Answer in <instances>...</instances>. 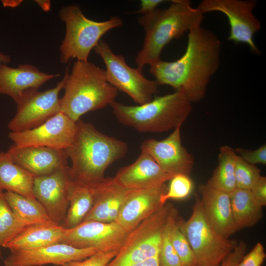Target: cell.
Here are the masks:
<instances>
[{
  "label": "cell",
  "mask_w": 266,
  "mask_h": 266,
  "mask_svg": "<svg viewBox=\"0 0 266 266\" xmlns=\"http://www.w3.org/2000/svg\"><path fill=\"white\" fill-rule=\"evenodd\" d=\"M221 41L216 34L201 26L189 32L186 50L173 61L160 60L150 65L149 72L159 85L181 92L191 102L205 96L209 82L218 69Z\"/></svg>",
  "instance_id": "cell-1"
},
{
  "label": "cell",
  "mask_w": 266,
  "mask_h": 266,
  "mask_svg": "<svg viewBox=\"0 0 266 266\" xmlns=\"http://www.w3.org/2000/svg\"><path fill=\"white\" fill-rule=\"evenodd\" d=\"M128 150L125 141L102 133L80 119L72 143L64 150L71 163L69 177L75 183L96 184L104 179L108 167L124 157Z\"/></svg>",
  "instance_id": "cell-2"
},
{
  "label": "cell",
  "mask_w": 266,
  "mask_h": 266,
  "mask_svg": "<svg viewBox=\"0 0 266 266\" xmlns=\"http://www.w3.org/2000/svg\"><path fill=\"white\" fill-rule=\"evenodd\" d=\"M171 1L167 8H157L138 18L139 25L145 32L142 48L135 59L138 68L141 69L160 60L163 49L172 40L201 26L203 14L197 7H193L189 0Z\"/></svg>",
  "instance_id": "cell-3"
},
{
  "label": "cell",
  "mask_w": 266,
  "mask_h": 266,
  "mask_svg": "<svg viewBox=\"0 0 266 266\" xmlns=\"http://www.w3.org/2000/svg\"><path fill=\"white\" fill-rule=\"evenodd\" d=\"M63 89L61 112L75 122L89 112L110 105L118 91L107 81L105 70L88 61L74 62Z\"/></svg>",
  "instance_id": "cell-4"
},
{
  "label": "cell",
  "mask_w": 266,
  "mask_h": 266,
  "mask_svg": "<svg viewBox=\"0 0 266 266\" xmlns=\"http://www.w3.org/2000/svg\"><path fill=\"white\" fill-rule=\"evenodd\" d=\"M191 103L175 91L141 105H127L114 100L109 105L122 125L140 133H161L181 126L191 112Z\"/></svg>",
  "instance_id": "cell-5"
},
{
  "label": "cell",
  "mask_w": 266,
  "mask_h": 266,
  "mask_svg": "<svg viewBox=\"0 0 266 266\" xmlns=\"http://www.w3.org/2000/svg\"><path fill=\"white\" fill-rule=\"evenodd\" d=\"M59 16L66 25L65 36L60 47V62L63 64L73 59L79 61H88L91 50L101 37L108 31L123 24L122 19L118 17L104 21L91 20L75 4L63 7Z\"/></svg>",
  "instance_id": "cell-6"
},
{
  "label": "cell",
  "mask_w": 266,
  "mask_h": 266,
  "mask_svg": "<svg viewBox=\"0 0 266 266\" xmlns=\"http://www.w3.org/2000/svg\"><path fill=\"white\" fill-rule=\"evenodd\" d=\"M176 223L193 250L197 266H217L238 243L221 235L210 225L198 194L190 217L186 220L177 218Z\"/></svg>",
  "instance_id": "cell-7"
},
{
  "label": "cell",
  "mask_w": 266,
  "mask_h": 266,
  "mask_svg": "<svg viewBox=\"0 0 266 266\" xmlns=\"http://www.w3.org/2000/svg\"><path fill=\"white\" fill-rule=\"evenodd\" d=\"M173 208L166 203L129 232L106 266H130L159 257L162 233Z\"/></svg>",
  "instance_id": "cell-8"
},
{
  "label": "cell",
  "mask_w": 266,
  "mask_h": 266,
  "mask_svg": "<svg viewBox=\"0 0 266 266\" xmlns=\"http://www.w3.org/2000/svg\"><path fill=\"white\" fill-rule=\"evenodd\" d=\"M94 49L102 59L107 81L112 86L127 94L137 105L154 98L159 86L155 80L146 78L142 69L130 66L125 58L115 54L106 42L100 40Z\"/></svg>",
  "instance_id": "cell-9"
},
{
  "label": "cell",
  "mask_w": 266,
  "mask_h": 266,
  "mask_svg": "<svg viewBox=\"0 0 266 266\" xmlns=\"http://www.w3.org/2000/svg\"><path fill=\"white\" fill-rule=\"evenodd\" d=\"M257 3L254 0H203L197 8L203 14L216 11L225 15L230 27L228 39L246 44L258 54L254 36L261 30V24L253 13Z\"/></svg>",
  "instance_id": "cell-10"
},
{
  "label": "cell",
  "mask_w": 266,
  "mask_h": 266,
  "mask_svg": "<svg viewBox=\"0 0 266 266\" xmlns=\"http://www.w3.org/2000/svg\"><path fill=\"white\" fill-rule=\"evenodd\" d=\"M68 72L67 68L64 77L55 87L44 91L31 92L16 103V114L7 126L10 132L34 128L61 112L59 94L64 89Z\"/></svg>",
  "instance_id": "cell-11"
},
{
  "label": "cell",
  "mask_w": 266,
  "mask_h": 266,
  "mask_svg": "<svg viewBox=\"0 0 266 266\" xmlns=\"http://www.w3.org/2000/svg\"><path fill=\"white\" fill-rule=\"evenodd\" d=\"M128 233L116 222L83 221L72 228H65L60 243L77 248L112 251L120 249Z\"/></svg>",
  "instance_id": "cell-12"
},
{
  "label": "cell",
  "mask_w": 266,
  "mask_h": 266,
  "mask_svg": "<svg viewBox=\"0 0 266 266\" xmlns=\"http://www.w3.org/2000/svg\"><path fill=\"white\" fill-rule=\"evenodd\" d=\"M76 122L60 112L41 125L21 132H10L9 138L17 147L39 146L65 150L72 143Z\"/></svg>",
  "instance_id": "cell-13"
},
{
  "label": "cell",
  "mask_w": 266,
  "mask_h": 266,
  "mask_svg": "<svg viewBox=\"0 0 266 266\" xmlns=\"http://www.w3.org/2000/svg\"><path fill=\"white\" fill-rule=\"evenodd\" d=\"M67 166L50 173L34 176L33 191L51 220L62 226L69 206L71 179Z\"/></svg>",
  "instance_id": "cell-14"
},
{
  "label": "cell",
  "mask_w": 266,
  "mask_h": 266,
  "mask_svg": "<svg viewBox=\"0 0 266 266\" xmlns=\"http://www.w3.org/2000/svg\"><path fill=\"white\" fill-rule=\"evenodd\" d=\"M181 127L174 129L164 139L149 138L144 140L140 149L149 154L166 172L173 175L183 174L190 176L194 160L182 144Z\"/></svg>",
  "instance_id": "cell-15"
},
{
  "label": "cell",
  "mask_w": 266,
  "mask_h": 266,
  "mask_svg": "<svg viewBox=\"0 0 266 266\" xmlns=\"http://www.w3.org/2000/svg\"><path fill=\"white\" fill-rule=\"evenodd\" d=\"M98 251L92 248H77L58 243L34 249L10 252L4 261V266H41L64 264L85 259Z\"/></svg>",
  "instance_id": "cell-16"
},
{
  "label": "cell",
  "mask_w": 266,
  "mask_h": 266,
  "mask_svg": "<svg viewBox=\"0 0 266 266\" xmlns=\"http://www.w3.org/2000/svg\"><path fill=\"white\" fill-rule=\"evenodd\" d=\"M166 189L165 184L156 187L129 190L120 209L116 222L127 232H131L164 206L161 203L160 198Z\"/></svg>",
  "instance_id": "cell-17"
},
{
  "label": "cell",
  "mask_w": 266,
  "mask_h": 266,
  "mask_svg": "<svg viewBox=\"0 0 266 266\" xmlns=\"http://www.w3.org/2000/svg\"><path fill=\"white\" fill-rule=\"evenodd\" d=\"M59 73L49 74L30 64L12 67L0 63V92L11 97L17 103L29 93L38 90L48 81Z\"/></svg>",
  "instance_id": "cell-18"
},
{
  "label": "cell",
  "mask_w": 266,
  "mask_h": 266,
  "mask_svg": "<svg viewBox=\"0 0 266 266\" xmlns=\"http://www.w3.org/2000/svg\"><path fill=\"white\" fill-rule=\"evenodd\" d=\"M173 176L165 171L149 154L141 151L133 163L119 169L113 178L122 188L133 190L161 186Z\"/></svg>",
  "instance_id": "cell-19"
},
{
  "label": "cell",
  "mask_w": 266,
  "mask_h": 266,
  "mask_svg": "<svg viewBox=\"0 0 266 266\" xmlns=\"http://www.w3.org/2000/svg\"><path fill=\"white\" fill-rule=\"evenodd\" d=\"M6 152L16 164L34 176L46 175L68 166L64 150L13 144Z\"/></svg>",
  "instance_id": "cell-20"
},
{
  "label": "cell",
  "mask_w": 266,
  "mask_h": 266,
  "mask_svg": "<svg viewBox=\"0 0 266 266\" xmlns=\"http://www.w3.org/2000/svg\"><path fill=\"white\" fill-rule=\"evenodd\" d=\"M198 192L203 213L213 228L226 238L236 233L230 195L207 184H200Z\"/></svg>",
  "instance_id": "cell-21"
},
{
  "label": "cell",
  "mask_w": 266,
  "mask_h": 266,
  "mask_svg": "<svg viewBox=\"0 0 266 266\" xmlns=\"http://www.w3.org/2000/svg\"><path fill=\"white\" fill-rule=\"evenodd\" d=\"M94 189L93 205L83 221L104 223L116 222L129 190L118 185L113 177L105 178L102 181L94 185Z\"/></svg>",
  "instance_id": "cell-22"
},
{
  "label": "cell",
  "mask_w": 266,
  "mask_h": 266,
  "mask_svg": "<svg viewBox=\"0 0 266 266\" xmlns=\"http://www.w3.org/2000/svg\"><path fill=\"white\" fill-rule=\"evenodd\" d=\"M64 229L62 226L54 222L27 226L3 247L13 252L34 249L58 243Z\"/></svg>",
  "instance_id": "cell-23"
},
{
  "label": "cell",
  "mask_w": 266,
  "mask_h": 266,
  "mask_svg": "<svg viewBox=\"0 0 266 266\" xmlns=\"http://www.w3.org/2000/svg\"><path fill=\"white\" fill-rule=\"evenodd\" d=\"M34 176L16 164L7 153L0 152V189L36 199L33 187Z\"/></svg>",
  "instance_id": "cell-24"
},
{
  "label": "cell",
  "mask_w": 266,
  "mask_h": 266,
  "mask_svg": "<svg viewBox=\"0 0 266 266\" xmlns=\"http://www.w3.org/2000/svg\"><path fill=\"white\" fill-rule=\"evenodd\" d=\"M229 195L237 231L257 225L263 216V207L254 198L250 190L236 188Z\"/></svg>",
  "instance_id": "cell-25"
},
{
  "label": "cell",
  "mask_w": 266,
  "mask_h": 266,
  "mask_svg": "<svg viewBox=\"0 0 266 266\" xmlns=\"http://www.w3.org/2000/svg\"><path fill=\"white\" fill-rule=\"evenodd\" d=\"M94 199V185L77 184L71 180L69 206L62 226L70 229L81 223L91 209Z\"/></svg>",
  "instance_id": "cell-26"
},
{
  "label": "cell",
  "mask_w": 266,
  "mask_h": 266,
  "mask_svg": "<svg viewBox=\"0 0 266 266\" xmlns=\"http://www.w3.org/2000/svg\"><path fill=\"white\" fill-rule=\"evenodd\" d=\"M4 193L6 201L14 213L26 226L54 222L43 205L36 199H30L9 191H5Z\"/></svg>",
  "instance_id": "cell-27"
},
{
  "label": "cell",
  "mask_w": 266,
  "mask_h": 266,
  "mask_svg": "<svg viewBox=\"0 0 266 266\" xmlns=\"http://www.w3.org/2000/svg\"><path fill=\"white\" fill-rule=\"evenodd\" d=\"M237 155L231 147H221L218 155V164L206 183L210 187L229 194L236 188L235 165Z\"/></svg>",
  "instance_id": "cell-28"
},
{
  "label": "cell",
  "mask_w": 266,
  "mask_h": 266,
  "mask_svg": "<svg viewBox=\"0 0 266 266\" xmlns=\"http://www.w3.org/2000/svg\"><path fill=\"white\" fill-rule=\"evenodd\" d=\"M26 227L14 213L0 189V246L11 241Z\"/></svg>",
  "instance_id": "cell-29"
},
{
  "label": "cell",
  "mask_w": 266,
  "mask_h": 266,
  "mask_svg": "<svg viewBox=\"0 0 266 266\" xmlns=\"http://www.w3.org/2000/svg\"><path fill=\"white\" fill-rule=\"evenodd\" d=\"M177 218V211L173 208L162 234L159 260L161 266H182L180 259L173 246L171 230Z\"/></svg>",
  "instance_id": "cell-30"
},
{
  "label": "cell",
  "mask_w": 266,
  "mask_h": 266,
  "mask_svg": "<svg viewBox=\"0 0 266 266\" xmlns=\"http://www.w3.org/2000/svg\"><path fill=\"white\" fill-rule=\"evenodd\" d=\"M166 191L160 198L161 203L164 205L169 200H183L186 199L192 193L194 184L189 176L178 174L174 175L169 180Z\"/></svg>",
  "instance_id": "cell-31"
},
{
  "label": "cell",
  "mask_w": 266,
  "mask_h": 266,
  "mask_svg": "<svg viewBox=\"0 0 266 266\" xmlns=\"http://www.w3.org/2000/svg\"><path fill=\"white\" fill-rule=\"evenodd\" d=\"M176 220L173 223L171 230V239L173 246L180 259L182 266H197L193 250L186 237L177 226Z\"/></svg>",
  "instance_id": "cell-32"
},
{
  "label": "cell",
  "mask_w": 266,
  "mask_h": 266,
  "mask_svg": "<svg viewBox=\"0 0 266 266\" xmlns=\"http://www.w3.org/2000/svg\"><path fill=\"white\" fill-rule=\"evenodd\" d=\"M261 176L259 168L246 162L237 155L235 165L236 188L250 190Z\"/></svg>",
  "instance_id": "cell-33"
},
{
  "label": "cell",
  "mask_w": 266,
  "mask_h": 266,
  "mask_svg": "<svg viewBox=\"0 0 266 266\" xmlns=\"http://www.w3.org/2000/svg\"><path fill=\"white\" fill-rule=\"evenodd\" d=\"M118 251H97L85 259L68 262L62 266H106L116 255Z\"/></svg>",
  "instance_id": "cell-34"
},
{
  "label": "cell",
  "mask_w": 266,
  "mask_h": 266,
  "mask_svg": "<svg viewBox=\"0 0 266 266\" xmlns=\"http://www.w3.org/2000/svg\"><path fill=\"white\" fill-rule=\"evenodd\" d=\"M234 151L238 156L248 164L255 166L256 164H266L265 144L254 150L237 148Z\"/></svg>",
  "instance_id": "cell-35"
},
{
  "label": "cell",
  "mask_w": 266,
  "mask_h": 266,
  "mask_svg": "<svg viewBox=\"0 0 266 266\" xmlns=\"http://www.w3.org/2000/svg\"><path fill=\"white\" fill-rule=\"evenodd\" d=\"M266 257L264 247L259 242L247 254L243 256L236 266H262Z\"/></svg>",
  "instance_id": "cell-36"
},
{
  "label": "cell",
  "mask_w": 266,
  "mask_h": 266,
  "mask_svg": "<svg viewBox=\"0 0 266 266\" xmlns=\"http://www.w3.org/2000/svg\"><path fill=\"white\" fill-rule=\"evenodd\" d=\"M247 249V245L243 240H240L235 248L217 266H236Z\"/></svg>",
  "instance_id": "cell-37"
},
{
  "label": "cell",
  "mask_w": 266,
  "mask_h": 266,
  "mask_svg": "<svg viewBox=\"0 0 266 266\" xmlns=\"http://www.w3.org/2000/svg\"><path fill=\"white\" fill-rule=\"evenodd\" d=\"M252 195L259 204L266 205V177L261 175L250 189Z\"/></svg>",
  "instance_id": "cell-38"
},
{
  "label": "cell",
  "mask_w": 266,
  "mask_h": 266,
  "mask_svg": "<svg viewBox=\"0 0 266 266\" xmlns=\"http://www.w3.org/2000/svg\"><path fill=\"white\" fill-rule=\"evenodd\" d=\"M164 1L165 0H141L140 8L133 13L141 15L148 14L154 11L159 4Z\"/></svg>",
  "instance_id": "cell-39"
},
{
  "label": "cell",
  "mask_w": 266,
  "mask_h": 266,
  "mask_svg": "<svg viewBox=\"0 0 266 266\" xmlns=\"http://www.w3.org/2000/svg\"><path fill=\"white\" fill-rule=\"evenodd\" d=\"M130 266H161V265L159 263V257H156Z\"/></svg>",
  "instance_id": "cell-40"
},
{
  "label": "cell",
  "mask_w": 266,
  "mask_h": 266,
  "mask_svg": "<svg viewBox=\"0 0 266 266\" xmlns=\"http://www.w3.org/2000/svg\"><path fill=\"white\" fill-rule=\"evenodd\" d=\"M11 62L10 57L3 53L0 52V63H3L5 64H9ZM1 95L0 92V95Z\"/></svg>",
  "instance_id": "cell-41"
},
{
  "label": "cell",
  "mask_w": 266,
  "mask_h": 266,
  "mask_svg": "<svg viewBox=\"0 0 266 266\" xmlns=\"http://www.w3.org/2000/svg\"><path fill=\"white\" fill-rule=\"evenodd\" d=\"M43 4H39L42 9L44 10H49L50 9V1H41Z\"/></svg>",
  "instance_id": "cell-42"
}]
</instances>
